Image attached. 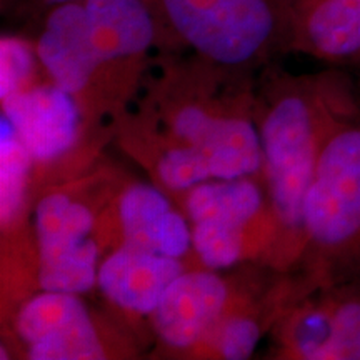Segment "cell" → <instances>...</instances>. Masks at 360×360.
Wrapping results in <instances>:
<instances>
[{"instance_id": "obj_19", "label": "cell", "mask_w": 360, "mask_h": 360, "mask_svg": "<svg viewBox=\"0 0 360 360\" xmlns=\"http://www.w3.org/2000/svg\"><path fill=\"white\" fill-rule=\"evenodd\" d=\"M188 244H191V232H188L187 224L180 215L170 210L159 219L148 238L150 250L175 259L186 254Z\"/></svg>"}, {"instance_id": "obj_13", "label": "cell", "mask_w": 360, "mask_h": 360, "mask_svg": "<svg viewBox=\"0 0 360 360\" xmlns=\"http://www.w3.org/2000/svg\"><path fill=\"white\" fill-rule=\"evenodd\" d=\"M310 42L319 52L345 57L360 51V0H322L309 19Z\"/></svg>"}, {"instance_id": "obj_2", "label": "cell", "mask_w": 360, "mask_h": 360, "mask_svg": "<svg viewBox=\"0 0 360 360\" xmlns=\"http://www.w3.org/2000/svg\"><path fill=\"white\" fill-rule=\"evenodd\" d=\"M92 214L64 193L44 197L35 210L39 282L45 290L82 294L97 277V247L90 240Z\"/></svg>"}, {"instance_id": "obj_10", "label": "cell", "mask_w": 360, "mask_h": 360, "mask_svg": "<svg viewBox=\"0 0 360 360\" xmlns=\"http://www.w3.org/2000/svg\"><path fill=\"white\" fill-rule=\"evenodd\" d=\"M37 53L58 87L74 94L84 89L103 64L90 34L85 6L67 2L47 19Z\"/></svg>"}, {"instance_id": "obj_17", "label": "cell", "mask_w": 360, "mask_h": 360, "mask_svg": "<svg viewBox=\"0 0 360 360\" xmlns=\"http://www.w3.org/2000/svg\"><path fill=\"white\" fill-rule=\"evenodd\" d=\"M159 175L165 186L182 191L210 177L205 160L191 146L169 150L159 164Z\"/></svg>"}, {"instance_id": "obj_18", "label": "cell", "mask_w": 360, "mask_h": 360, "mask_svg": "<svg viewBox=\"0 0 360 360\" xmlns=\"http://www.w3.org/2000/svg\"><path fill=\"white\" fill-rule=\"evenodd\" d=\"M34 69V58L29 47L17 39H2L0 42V97H8L20 92Z\"/></svg>"}, {"instance_id": "obj_12", "label": "cell", "mask_w": 360, "mask_h": 360, "mask_svg": "<svg viewBox=\"0 0 360 360\" xmlns=\"http://www.w3.org/2000/svg\"><path fill=\"white\" fill-rule=\"evenodd\" d=\"M85 12L103 62L141 53L154 39L152 19L141 0H87Z\"/></svg>"}, {"instance_id": "obj_9", "label": "cell", "mask_w": 360, "mask_h": 360, "mask_svg": "<svg viewBox=\"0 0 360 360\" xmlns=\"http://www.w3.org/2000/svg\"><path fill=\"white\" fill-rule=\"evenodd\" d=\"M182 265L175 257L125 244L102 264L98 285L112 302L139 314L154 312Z\"/></svg>"}, {"instance_id": "obj_4", "label": "cell", "mask_w": 360, "mask_h": 360, "mask_svg": "<svg viewBox=\"0 0 360 360\" xmlns=\"http://www.w3.org/2000/svg\"><path fill=\"white\" fill-rule=\"evenodd\" d=\"M270 192L278 217L297 227L304 224L305 197L315 175L312 122L304 101L283 98L270 112L262 130Z\"/></svg>"}, {"instance_id": "obj_11", "label": "cell", "mask_w": 360, "mask_h": 360, "mask_svg": "<svg viewBox=\"0 0 360 360\" xmlns=\"http://www.w3.org/2000/svg\"><path fill=\"white\" fill-rule=\"evenodd\" d=\"M227 290L217 276L182 274L167 287L154 310L159 335L174 347L192 345L222 310Z\"/></svg>"}, {"instance_id": "obj_8", "label": "cell", "mask_w": 360, "mask_h": 360, "mask_svg": "<svg viewBox=\"0 0 360 360\" xmlns=\"http://www.w3.org/2000/svg\"><path fill=\"white\" fill-rule=\"evenodd\" d=\"M6 115L32 157L53 159L69 150L77 134V109L62 87H39L8 97Z\"/></svg>"}, {"instance_id": "obj_7", "label": "cell", "mask_w": 360, "mask_h": 360, "mask_svg": "<svg viewBox=\"0 0 360 360\" xmlns=\"http://www.w3.org/2000/svg\"><path fill=\"white\" fill-rule=\"evenodd\" d=\"M174 127L205 160L212 179L236 180L259 169V137L244 120L215 119L197 107H187L175 117Z\"/></svg>"}, {"instance_id": "obj_16", "label": "cell", "mask_w": 360, "mask_h": 360, "mask_svg": "<svg viewBox=\"0 0 360 360\" xmlns=\"http://www.w3.org/2000/svg\"><path fill=\"white\" fill-rule=\"evenodd\" d=\"M317 359L360 360V304H345L337 310Z\"/></svg>"}, {"instance_id": "obj_6", "label": "cell", "mask_w": 360, "mask_h": 360, "mask_svg": "<svg viewBox=\"0 0 360 360\" xmlns=\"http://www.w3.org/2000/svg\"><path fill=\"white\" fill-rule=\"evenodd\" d=\"M17 332L34 360H97L103 349L82 302L69 292L45 290L27 302Z\"/></svg>"}, {"instance_id": "obj_1", "label": "cell", "mask_w": 360, "mask_h": 360, "mask_svg": "<svg viewBox=\"0 0 360 360\" xmlns=\"http://www.w3.org/2000/svg\"><path fill=\"white\" fill-rule=\"evenodd\" d=\"M180 35L220 64L249 60L274 29L265 0H164Z\"/></svg>"}, {"instance_id": "obj_21", "label": "cell", "mask_w": 360, "mask_h": 360, "mask_svg": "<svg viewBox=\"0 0 360 360\" xmlns=\"http://www.w3.org/2000/svg\"><path fill=\"white\" fill-rule=\"evenodd\" d=\"M49 2H56V4H67V2H74V0H49Z\"/></svg>"}, {"instance_id": "obj_20", "label": "cell", "mask_w": 360, "mask_h": 360, "mask_svg": "<svg viewBox=\"0 0 360 360\" xmlns=\"http://www.w3.org/2000/svg\"><path fill=\"white\" fill-rule=\"evenodd\" d=\"M257 323L247 319H236L225 327L222 340H220V352L229 360L249 359L259 342Z\"/></svg>"}, {"instance_id": "obj_3", "label": "cell", "mask_w": 360, "mask_h": 360, "mask_svg": "<svg viewBox=\"0 0 360 360\" xmlns=\"http://www.w3.org/2000/svg\"><path fill=\"white\" fill-rule=\"evenodd\" d=\"M304 225L322 245H339L360 232V130L339 134L322 150L305 197Z\"/></svg>"}, {"instance_id": "obj_5", "label": "cell", "mask_w": 360, "mask_h": 360, "mask_svg": "<svg viewBox=\"0 0 360 360\" xmlns=\"http://www.w3.org/2000/svg\"><path fill=\"white\" fill-rule=\"evenodd\" d=\"M260 192L245 180L204 184L188 195V214L195 224L193 247L210 269L237 262L242 250V229L260 209Z\"/></svg>"}, {"instance_id": "obj_15", "label": "cell", "mask_w": 360, "mask_h": 360, "mask_svg": "<svg viewBox=\"0 0 360 360\" xmlns=\"http://www.w3.org/2000/svg\"><path fill=\"white\" fill-rule=\"evenodd\" d=\"M169 210L167 199L157 188L148 186L130 187L120 200V220H122L125 242L148 249L152 229Z\"/></svg>"}, {"instance_id": "obj_14", "label": "cell", "mask_w": 360, "mask_h": 360, "mask_svg": "<svg viewBox=\"0 0 360 360\" xmlns=\"http://www.w3.org/2000/svg\"><path fill=\"white\" fill-rule=\"evenodd\" d=\"M0 137V212L4 222H11L19 212L24 186L32 154L24 146L15 129L2 115Z\"/></svg>"}]
</instances>
